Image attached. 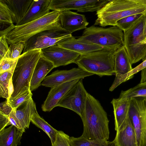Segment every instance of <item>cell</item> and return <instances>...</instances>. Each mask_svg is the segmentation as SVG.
I'll return each instance as SVG.
<instances>
[{
  "mask_svg": "<svg viewBox=\"0 0 146 146\" xmlns=\"http://www.w3.org/2000/svg\"><path fill=\"white\" fill-rule=\"evenodd\" d=\"M146 13V0H112L96 11L95 25L116 26L119 20L129 16Z\"/></svg>",
  "mask_w": 146,
  "mask_h": 146,
  "instance_id": "2",
  "label": "cell"
},
{
  "mask_svg": "<svg viewBox=\"0 0 146 146\" xmlns=\"http://www.w3.org/2000/svg\"><path fill=\"white\" fill-rule=\"evenodd\" d=\"M70 137L62 131H58L55 140L52 146H71Z\"/></svg>",
  "mask_w": 146,
  "mask_h": 146,
  "instance_id": "34",
  "label": "cell"
},
{
  "mask_svg": "<svg viewBox=\"0 0 146 146\" xmlns=\"http://www.w3.org/2000/svg\"><path fill=\"white\" fill-rule=\"evenodd\" d=\"M60 11V21L62 27L70 33L85 29L89 24L85 16L70 10Z\"/></svg>",
  "mask_w": 146,
  "mask_h": 146,
  "instance_id": "14",
  "label": "cell"
},
{
  "mask_svg": "<svg viewBox=\"0 0 146 146\" xmlns=\"http://www.w3.org/2000/svg\"><path fill=\"white\" fill-rule=\"evenodd\" d=\"M15 115L24 130L29 128L33 115L37 112L35 104L31 97L25 103L23 108L15 110Z\"/></svg>",
  "mask_w": 146,
  "mask_h": 146,
  "instance_id": "24",
  "label": "cell"
},
{
  "mask_svg": "<svg viewBox=\"0 0 146 146\" xmlns=\"http://www.w3.org/2000/svg\"><path fill=\"white\" fill-rule=\"evenodd\" d=\"M145 22L146 14L123 31V46L132 64L141 60L143 61L146 56V44H141L145 38Z\"/></svg>",
  "mask_w": 146,
  "mask_h": 146,
  "instance_id": "7",
  "label": "cell"
},
{
  "mask_svg": "<svg viewBox=\"0 0 146 146\" xmlns=\"http://www.w3.org/2000/svg\"><path fill=\"white\" fill-rule=\"evenodd\" d=\"M129 115L136 133L138 146H146V98H131Z\"/></svg>",
  "mask_w": 146,
  "mask_h": 146,
  "instance_id": "8",
  "label": "cell"
},
{
  "mask_svg": "<svg viewBox=\"0 0 146 146\" xmlns=\"http://www.w3.org/2000/svg\"><path fill=\"white\" fill-rule=\"evenodd\" d=\"M33 94L30 90L12 100H8V104L15 110H16L19 106L27 101L31 97Z\"/></svg>",
  "mask_w": 146,
  "mask_h": 146,
  "instance_id": "33",
  "label": "cell"
},
{
  "mask_svg": "<svg viewBox=\"0 0 146 146\" xmlns=\"http://www.w3.org/2000/svg\"><path fill=\"white\" fill-rule=\"evenodd\" d=\"M71 146H115L114 141L103 140H88L81 136L70 137Z\"/></svg>",
  "mask_w": 146,
  "mask_h": 146,
  "instance_id": "25",
  "label": "cell"
},
{
  "mask_svg": "<svg viewBox=\"0 0 146 146\" xmlns=\"http://www.w3.org/2000/svg\"><path fill=\"white\" fill-rule=\"evenodd\" d=\"M60 11H50L35 20L19 26L12 25V29L5 35L8 44H10L21 41L26 42L35 35L44 31L61 29Z\"/></svg>",
  "mask_w": 146,
  "mask_h": 146,
  "instance_id": "3",
  "label": "cell"
},
{
  "mask_svg": "<svg viewBox=\"0 0 146 146\" xmlns=\"http://www.w3.org/2000/svg\"><path fill=\"white\" fill-rule=\"evenodd\" d=\"M114 61L115 76L114 80H116L133 69L127 52L124 46L119 48L116 51Z\"/></svg>",
  "mask_w": 146,
  "mask_h": 146,
  "instance_id": "22",
  "label": "cell"
},
{
  "mask_svg": "<svg viewBox=\"0 0 146 146\" xmlns=\"http://www.w3.org/2000/svg\"><path fill=\"white\" fill-rule=\"evenodd\" d=\"M138 97L146 98V82L139 83L135 86L127 90H122L119 98L124 99Z\"/></svg>",
  "mask_w": 146,
  "mask_h": 146,
  "instance_id": "27",
  "label": "cell"
},
{
  "mask_svg": "<svg viewBox=\"0 0 146 146\" xmlns=\"http://www.w3.org/2000/svg\"><path fill=\"white\" fill-rule=\"evenodd\" d=\"M13 125L0 131V146H17L21 145L24 132Z\"/></svg>",
  "mask_w": 146,
  "mask_h": 146,
  "instance_id": "23",
  "label": "cell"
},
{
  "mask_svg": "<svg viewBox=\"0 0 146 146\" xmlns=\"http://www.w3.org/2000/svg\"><path fill=\"white\" fill-rule=\"evenodd\" d=\"M80 79L60 99L57 106L72 110L82 117L84 112L87 94L83 83Z\"/></svg>",
  "mask_w": 146,
  "mask_h": 146,
  "instance_id": "11",
  "label": "cell"
},
{
  "mask_svg": "<svg viewBox=\"0 0 146 146\" xmlns=\"http://www.w3.org/2000/svg\"><path fill=\"white\" fill-rule=\"evenodd\" d=\"M41 56V50L39 49L28 51L19 57L12 78L13 91L9 100H13L30 90L34 71Z\"/></svg>",
  "mask_w": 146,
  "mask_h": 146,
  "instance_id": "4",
  "label": "cell"
},
{
  "mask_svg": "<svg viewBox=\"0 0 146 146\" xmlns=\"http://www.w3.org/2000/svg\"><path fill=\"white\" fill-rule=\"evenodd\" d=\"M25 42V41H21L10 44L9 50L4 57L12 59L18 58L24 48Z\"/></svg>",
  "mask_w": 146,
  "mask_h": 146,
  "instance_id": "30",
  "label": "cell"
},
{
  "mask_svg": "<svg viewBox=\"0 0 146 146\" xmlns=\"http://www.w3.org/2000/svg\"><path fill=\"white\" fill-rule=\"evenodd\" d=\"M145 39L143 40L142 42H141V44H145V43L146 42V22H145Z\"/></svg>",
  "mask_w": 146,
  "mask_h": 146,
  "instance_id": "41",
  "label": "cell"
},
{
  "mask_svg": "<svg viewBox=\"0 0 146 146\" xmlns=\"http://www.w3.org/2000/svg\"><path fill=\"white\" fill-rule=\"evenodd\" d=\"M146 60V57H145V58L144 59V60H143V61H145V60Z\"/></svg>",
  "mask_w": 146,
  "mask_h": 146,
  "instance_id": "42",
  "label": "cell"
},
{
  "mask_svg": "<svg viewBox=\"0 0 146 146\" xmlns=\"http://www.w3.org/2000/svg\"><path fill=\"white\" fill-rule=\"evenodd\" d=\"M15 109H13L11 113L8 115L10 125H13L18 129L23 130L25 132V130L23 129L15 115Z\"/></svg>",
  "mask_w": 146,
  "mask_h": 146,
  "instance_id": "37",
  "label": "cell"
},
{
  "mask_svg": "<svg viewBox=\"0 0 146 146\" xmlns=\"http://www.w3.org/2000/svg\"><path fill=\"white\" fill-rule=\"evenodd\" d=\"M13 109L8 104L6 100L5 101L0 103V112L7 115H9Z\"/></svg>",
  "mask_w": 146,
  "mask_h": 146,
  "instance_id": "38",
  "label": "cell"
},
{
  "mask_svg": "<svg viewBox=\"0 0 146 146\" xmlns=\"http://www.w3.org/2000/svg\"><path fill=\"white\" fill-rule=\"evenodd\" d=\"M41 50L42 56L51 62L54 68L75 63L80 54L55 45Z\"/></svg>",
  "mask_w": 146,
  "mask_h": 146,
  "instance_id": "13",
  "label": "cell"
},
{
  "mask_svg": "<svg viewBox=\"0 0 146 146\" xmlns=\"http://www.w3.org/2000/svg\"><path fill=\"white\" fill-rule=\"evenodd\" d=\"M110 0H50V10L61 11L74 10L84 13L96 12Z\"/></svg>",
  "mask_w": 146,
  "mask_h": 146,
  "instance_id": "10",
  "label": "cell"
},
{
  "mask_svg": "<svg viewBox=\"0 0 146 146\" xmlns=\"http://www.w3.org/2000/svg\"><path fill=\"white\" fill-rule=\"evenodd\" d=\"M15 68L0 73V97L8 100L10 98L9 91L10 81Z\"/></svg>",
  "mask_w": 146,
  "mask_h": 146,
  "instance_id": "28",
  "label": "cell"
},
{
  "mask_svg": "<svg viewBox=\"0 0 146 146\" xmlns=\"http://www.w3.org/2000/svg\"><path fill=\"white\" fill-rule=\"evenodd\" d=\"M5 35L0 36V60L5 56L8 51L9 46Z\"/></svg>",
  "mask_w": 146,
  "mask_h": 146,
  "instance_id": "36",
  "label": "cell"
},
{
  "mask_svg": "<svg viewBox=\"0 0 146 146\" xmlns=\"http://www.w3.org/2000/svg\"><path fill=\"white\" fill-rule=\"evenodd\" d=\"M143 15L142 14H137L123 18L116 22V26L124 31L130 27Z\"/></svg>",
  "mask_w": 146,
  "mask_h": 146,
  "instance_id": "31",
  "label": "cell"
},
{
  "mask_svg": "<svg viewBox=\"0 0 146 146\" xmlns=\"http://www.w3.org/2000/svg\"><path fill=\"white\" fill-rule=\"evenodd\" d=\"M123 32L117 26L105 28L93 25L84 29L76 39L104 48L117 49L124 45Z\"/></svg>",
  "mask_w": 146,
  "mask_h": 146,
  "instance_id": "6",
  "label": "cell"
},
{
  "mask_svg": "<svg viewBox=\"0 0 146 146\" xmlns=\"http://www.w3.org/2000/svg\"><path fill=\"white\" fill-rule=\"evenodd\" d=\"M146 82V67L141 70L140 83Z\"/></svg>",
  "mask_w": 146,
  "mask_h": 146,
  "instance_id": "40",
  "label": "cell"
},
{
  "mask_svg": "<svg viewBox=\"0 0 146 146\" xmlns=\"http://www.w3.org/2000/svg\"><path fill=\"white\" fill-rule=\"evenodd\" d=\"M31 122L38 128L42 129L50 138L52 144L54 142L58 131L53 128L38 113L32 116Z\"/></svg>",
  "mask_w": 146,
  "mask_h": 146,
  "instance_id": "26",
  "label": "cell"
},
{
  "mask_svg": "<svg viewBox=\"0 0 146 146\" xmlns=\"http://www.w3.org/2000/svg\"><path fill=\"white\" fill-rule=\"evenodd\" d=\"M81 118L83 125L82 135L89 140L109 139V120L99 101L87 93L84 109Z\"/></svg>",
  "mask_w": 146,
  "mask_h": 146,
  "instance_id": "1",
  "label": "cell"
},
{
  "mask_svg": "<svg viewBox=\"0 0 146 146\" xmlns=\"http://www.w3.org/2000/svg\"><path fill=\"white\" fill-rule=\"evenodd\" d=\"M131 102L130 98H113L112 104L114 117L115 129L117 131L123 124L129 115Z\"/></svg>",
  "mask_w": 146,
  "mask_h": 146,
  "instance_id": "18",
  "label": "cell"
},
{
  "mask_svg": "<svg viewBox=\"0 0 146 146\" xmlns=\"http://www.w3.org/2000/svg\"><path fill=\"white\" fill-rule=\"evenodd\" d=\"M115 146H138L136 133L129 115L114 140Z\"/></svg>",
  "mask_w": 146,
  "mask_h": 146,
  "instance_id": "16",
  "label": "cell"
},
{
  "mask_svg": "<svg viewBox=\"0 0 146 146\" xmlns=\"http://www.w3.org/2000/svg\"><path fill=\"white\" fill-rule=\"evenodd\" d=\"M18 58L12 59L3 57L0 60V73L15 68Z\"/></svg>",
  "mask_w": 146,
  "mask_h": 146,
  "instance_id": "35",
  "label": "cell"
},
{
  "mask_svg": "<svg viewBox=\"0 0 146 146\" xmlns=\"http://www.w3.org/2000/svg\"><path fill=\"white\" fill-rule=\"evenodd\" d=\"M117 49L103 48L80 55L74 63L94 75L111 76L115 73L114 56Z\"/></svg>",
  "mask_w": 146,
  "mask_h": 146,
  "instance_id": "5",
  "label": "cell"
},
{
  "mask_svg": "<svg viewBox=\"0 0 146 146\" xmlns=\"http://www.w3.org/2000/svg\"><path fill=\"white\" fill-rule=\"evenodd\" d=\"M33 0H3L7 5L13 23L17 25L25 16Z\"/></svg>",
  "mask_w": 146,
  "mask_h": 146,
  "instance_id": "21",
  "label": "cell"
},
{
  "mask_svg": "<svg viewBox=\"0 0 146 146\" xmlns=\"http://www.w3.org/2000/svg\"><path fill=\"white\" fill-rule=\"evenodd\" d=\"M72 36L71 34L63 29L42 31L33 36L26 42L23 52L33 50L42 49L57 45Z\"/></svg>",
  "mask_w": 146,
  "mask_h": 146,
  "instance_id": "9",
  "label": "cell"
},
{
  "mask_svg": "<svg viewBox=\"0 0 146 146\" xmlns=\"http://www.w3.org/2000/svg\"><path fill=\"white\" fill-rule=\"evenodd\" d=\"M57 45L80 55L86 54L104 48L102 47L97 45L78 41L72 36L62 40Z\"/></svg>",
  "mask_w": 146,
  "mask_h": 146,
  "instance_id": "19",
  "label": "cell"
},
{
  "mask_svg": "<svg viewBox=\"0 0 146 146\" xmlns=\"http://www.w3.org/2000/svg\"><path fill=\"white\" fill-rule=\"evenodd\" d=\"M9 125L10 123L8 116L0 112V131Z\"/></svg>",
  "mask_w": 146,
  "mask_h": 146,
  "instance_id": "39",
  "label": "cell"
},
{
  "mask_svg": "<svg viewBox=\"0 0 146 146\" xmlns=\"http://www.w3.org/2000/svg\"><path fill=\"white\" fill-rule=\"evenodd\" d=\"M94 74L80 68H74L69 70H57L46 76L41 85L51 88L77 79H83Z\"/></svg>",
  "mask_w": 146,
  "mask_h": 146,
  "instance_id": "12",
  "label": "cell"
},
{
  "mask_svg": "<svg viewBox=\"0 0 146 146\" xmlns=\"http://www.w3.org/2000/svg\"><path fill=\"white\" fill-rule=\"evenodd\" d=\"M146 67V60L143 61L135 68H133L128 73L122 76L116 80H114L109 89V90L111 92L113 91L121 83L132 78L134 74L141 71Z\"/></svg>",
  "mask_w": 146,
  "mask_h": 146,
  "instance_id": "29",
  "label": "cell"
},
{
  "mask_svg": "<svg viewBox=\"0 0 146 146\" xmlns=\"http://www.w3.org/2000/svg\"><path fill=\"white\" fill-rule=\"evenodd\" d=\"M80 79H76L51 88L46 99L42 105V111L49 112L57 106L60 99Z\"/></svg>",
  "mask_w": 146,
  "mask_h": 146,
  "instance_id": "15",
  "label": "cell"
},
{
  "mask_svg": "<svg viewBox=\"0 0 146 146\" xmlns=\"http://www.w3.org/2000/svg\"><path fill=\"white\" fill-rule=\"evenodd\" d=\"M54 68L51 62L41 56L36 64L31 81L30 89L31 92L41 85L46 75Z\"/></svg>",
  "mask_w": 146,
  "mask_h": 146,
  "instance_id": "17",
  "label": "cell"
},
{
  "mask_svg": "<svg viewBox=\"0 0 146 146\" xmlns=\"http://www.w3.org/2000/svg\"><path fill=\"white\" fill-rule=\"evenodd\" d=\"M0 23L10 26L13 24L8 6L3 0H0Z\"/></svg>",
  "mask_w": 146,
  "mask_h": 146,
  "instance_id": "32",
  "label": "cell"
},
{
  "mask_svg": "<svg viewBox=\"0 0 146 146\" xmlns=\"http://www.w3.org/2000/svg\"><path fill=\"white\" fill-rule=\"evenodd\" d=\"M50 0H33L29 10L16 26H19L38 19L50 12ZM16 26V25H15Z\"/></svg>",
  "mask_w": 146,
  "mask_h": 146,
  "instance_id": "20",
  "label": "cell"
}]
</instances>
